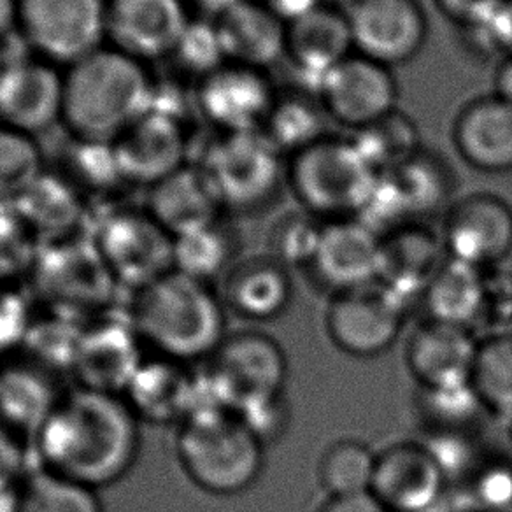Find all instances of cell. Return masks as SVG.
Listing matches in <instances>:
<instances>
[{"instance_id":"cell-1","label":"cell","mask_w":512,"mask_h":512,"mask_svg":"<svg viewBox=\"0 0 512 512\" xmlns=\"http://www.w3.org/2000/svg\"><path fill=\"white\" fill-rule=\"evenodd\" d=\"M39 469L93 490L120 483L141 453V421L121 395L76 386L34 435Z\"/></svg>"},{"instance_id":"cell-7","label":"cell","mask_w":512,"mask_h":512,"mask_svg":"<svg viewBox=\"0 0 512 512\" xmlns=\"http://www.w3.org/2000/svg\"><path fill=\"white\" fill-rule=\"evenodd\" d=\"M206 379L221 407H246L285 395L288 358L272 335L256 330L228 334L207 362Z\"/></svg>"},{"instance_id":"cell-46","label":"cell","mask_w":512,"mask_h":512,"mask_svg":"<svg viewBox=\"0 0 512 512\" xmlns=\"http://www.w3.org/2000/svg\"><path fill=\"white\" fill-rule=\"evenodd\" d=\"M27 467V451L22 434L0 421V493L20 490Z\"/></svg>"},{"instance_id":"cell-39","label":"cell","mask_w":512,"mask_h":512,"mask_svg":"<svg viewBox=\"0 0 512 512\" xmlns=\"http://www.w3.org/2000/svg\"><path fill=\"white\" fill-rule=\"evenodd\" d=\"M325 221L304 209L281 214L272 223L267 246L274 260L292 269H309L320 246Z\"/></svg>"},{"instance_id":"cell-3","label":"cell","mask_w":512,"mask_h":512,"mask_svg":"<svg viewBox=\"0 0 512 512\" xmlns=\"http://www.w3.org/2000/svg\"><path fill=\"white\" fill-rule=\"evenodd\" d=\"M153 99L146 64L104 46L65 69L62 125L74 139L113 143L150 111Z\"/></svg>"},{"instance_id":"cell-27","label":"cell","mask_w":512,"mask_h":512,"mask_svg":"<svg viewBox=\"0 0 512 512\" xmlns=\"http://www.w3.org/2000/svg\"><path fill=\"white\" fill-rule=\"evenodd\" d=\"M146 213L174 237L223 218L220 202L199 165L188 164L148 188Z\"/></svg>"},{"instance_id":"cell-8","label":"cell","mask_w":512,"mask_h":512,"mask_svg":"<svg viewBox=\"0 0 512 512\" xmlns=\"http://www.w3.org/2000/svg\"><path fill=\"white\" fill-rule=\"evenodd\" d=\"M109 0H18V34L34 55L71 67L107 46Z\"/></svg>"},{"instance_id":"cell-26","label":"cell","mask_w":512,"mask_h":512,"mask_svg":"<svg viewBox=\"0 0 512 512\" xmlns=\"http://www.w3.org/2000/svg\"><path fill=\"white\" fill-rule=\"evenodd\" d=\"M141 339L130 328L99 327L83 335L74 348L72 365L79 388L121 395L143 363Z\"/></svg>"},{"instance_id":"cell-32","label":"cell","mask_w":512,"mask_h":512,"mask_svg":"<svg viewBox=\"0 0 512 512\" xmlns=\"http://www.w3.org/2000/svg\"><path fill=\"white\" fill-rule=\"evenodd\" d=\"M174 271L211 283L237 262V241L223 218L172 239Z\"/></svg>"},{"instance_id":"cell-17","label":"cell","mask_w":512,"mask_h":512,"mask_svg":"<svg viewBox=\"0 0 512 512\" xmlns=\"http://www.w3.org/2000/svg\"><path fill=\"white\" fill-rule=\"evenodd\" d=\"M448 477L421 441H400L377 453L370 493L390 512H428L441 504Z\"/></svg>"},{"instance_id":"cell-52","label":"cell","mask_w":512,"mask_h":512,"mask_svg":"<svg viewBox=\"0 0 512 512\" xmlns=\"http://www.w3.org/2000/svg\"><path fill=\"white\" fill-rule=\"evenodd\" d=\"M18 32V0H0V43Z\"/></svg>"},{"instance_id":"cell-47","label":"cell","mask_w":512,"mask_h":512,"mask_svg":"<svg viewBox=\"0 0 512 512\" xmlns=\"http://www.w3.org/2000/svg\"><path fill=\"white\" fill-rule=\"evenodd\" d=\"M434 4L460 30H470L490 23L504 0H434Z\"/></svg>"},{"instance_id":"cell-56","label":"cell","mask_w":512,"mask_h":512,"mask_svg":"<svg viewBox=\"0 0 512 512\" xmlns=\"http://www.w3.org/2000/svg\"><path fill=\"white\" fill-rule=\"evenodd\" d=\"M511 334H512V328H511Z\"/></svg>"},{"instance_id":"cell-9","label":"cell","mask_w":512,"mask_h":512,"mask_svg":"<svg viewBox=\"0 0 512 512\" xmlns=\"http://www.w3.org/2000/svg\"><path fill=\"white\" fill-rule=\"evenodd\" d=\"M407 306L379 281L332 293L325 311L328 339L344 355L376 358L399 341Z\"/></svg>"},{"instance_id":"cell-33","label":"cell","mask_w":512,"mask_h":512,"mask_svg":"<svg viewBox=\"0 0 512 512\" xmlns=\"http://www.w3.org/2000/svg\"><path fill=\"white\" fill-rule=\"evenodd\" d=\"M62 395L41 372L29 367L4 370L0 372V421L18 434L30 432L34 437Z\"/></svg>"},{"instance_id":"cell-12","label":"cell","mask_w":512,"mask_h":512,"mask_svg":"<svg viewBox=\"0 0 512 512\" xmlns=\"http://www.w3.org/2000/svg\"><path fill=\"white\" fill-rule=\"evenodd\" d=\"M346 13L356 55L388 69L411 62L427 43L418 0H353Z\"/></svg>"},{"instance_id":"cell-42","label":"cell","mask_w":512,"mask_h":512,"mask_svg":"<svg viewBox=\"0 0 512 512\" xmlns=\"http://www.w3.org/2000/svg\"><path fill=\"white\" fill-rule=\"evenodd\" d=\"M172 60L179 65L181 71L197 78V81L227 64L220 32L214 20L193 18L185 36L181 37Z\"/></svg>"},{"instance_id":"cell-23","label":"cell","mask_w":512,"mask_h":512,"mask_svg":"<svg viewBox=\"0 0 512 512\" xmlns=\"http://www.w3.org/2000/svg\"><path fill=\"white\" fill-rule=\"evenodd\" d=\"M446 260L441 234L425 223H409L381 235L377 281L406 302L421 299Z\"/></svg>"},{"instance_id":"cell-16","label":"cell","mask_w":512,"mask_h":512,"mask_svg":"<svg viewBox=\"0 0 512 512\" xmlns=\"http://www.w3.org/2000/svg\"><path fill=\"white\" fill-rule=\"evenodd\" d=\"M114 158L128 185H157L188 165V134L183 121L151 107L114 139Z\"/></svg>"},{"instance_id":"cell-49","label":"cell","mask_w":512,"mask_h":512,"mask_svg":"<svg viewBox=\"0 0 512 512\" xmlns=\"http://www.w3.org/2000/svg\"><path fill=\"white\" fill-rule=\"evenodd\" d=\"M278 20L290 25L321 8L327 0H258Z\"/></svg>"},{"instance_id":"cell-54","label":"cell","mask_w":512,"mask_h":512,"mask_svg":"<svg viewBox=\"0 0 512 512\" xmlns=\"http://www.w3.org/2000/svg\"><path fill=\"white\" fill-rule=\"evenodd\" d=\"M0 72H2V64H0Z\"/></svg>"},{"instance_id":"cell-15","label":"cell","mask_w":512,"mask_h":512,"mask_svg":"<svg viewBox=\"0 0 512 512\" xmlns=\"http://www.w3.org/2000/svg\"><path fill=\"white\" fill-rule=\"evenodd\" d=\"M316 99L328 120L356 132L397 109L399 86L392 69L355 53L323 79Z\"/></svg>"},{"instance_id":"cell-53","label":"cell","mask_w":512,"mask_h":512,"mask_svg":"<svg viewBox=\"0 0 512 512\" xmlns=\"http://www.w3.org/2000/svg\"><path fill=\"white\" fill-rule=\"evenodd\" d=\"M509 423H511V439H512V420L509 421Z\"/></svg>"},{"instance_id":"cell-22","label":"cell","mask_w":512,"mask_h":512,"mask_svg":"<svg viewBox=\"0 0 512 512\" xmlns=\"http://www.w3.org/2000/svg\"><path fill=\"white\" fill-rule=\"evenodd\" d=\"M381 235L358 218L325 221L320 246L307 271L330 293L377 281Z\"/></svg>"},{"instance_id":"cell-20","label":"cell","mask_w":512,"mask_h":512,"mask_svg":"<svg viewBox=\"0 0 512 512\" xmlns=\"http://www.w3.org/2000/svg\"><path fill=\"white\" fill-rule=\"evenodd\" d=\"M355 55L346 9L325 2L311 15L286 25L285 60L302 81V90L313 93L337 65Z\"/></svg>"},{"instance_id":"cell-55","label":"cell","mask_w":512,"mask_h":512,"mask_svg":"<svg viewBox=\"0 0 512 512\" xmlns=\"http://www.w3.org/2000/svg\"><path fill=\"white\" fill-rule=\"evenodd\" d=\"M428 512H435V507H434V509H432V511H428Z\"/></svg>"},{"instance_id":"cell-2","label":"cell","mask_w":512,"mask_h":512,"mask_svg":"<svg viewBox=\"0 0 512 512\" xmlns=\"http://www.w3.org/2000/svg\"><path fill=\"white\" fill-rule=\"evenodd\" d=\"M227 313L211 283L172 269L137 290L130 323L153 355L195 365L209 362L227 339Z\"/></svg>"},{"instance_id":"cell-30","label":"cell","mask_w":512,"mask_h":512,"mask_svg":"<svg viewBox=\"0 0 512 512\" xmlns=\"http://www.w3.org/2000/svg\"><path fill=\"white\" fill-rule=\"evenodd\" d=\"M488 271L456 262L448 256L446 264L442 265L420 299L425 306L427 320L451 323L472 332L483 306Z\"/></svg>"},{"instance_id":"cell-51","label":"cell","mask_w":512,"mask_h":512,"mask_svg":"<svg viewBox=\"0 0 512 512\" xmlns=\"http://www.w3.org/2000/svg\"><path fill=\"white\" fill-rule=\"evenodd\" d=\"M246 0H192L193 6L206 20H218Z\"/></svg>"},{"instance_id":"cell-38","label":"cell","mask_w":512,"mask_h":512,"mask_svg":"<svg viewBox=\"0 0 512 512\" xmlns=\"http://www.w3.org/2000/svg\"><path fill=\"white\" fill-rule=\"evenodd\" d=\"M46 174L36 137L0 125V202L16 200Z\"/></svg>"},{"instance_id":"cell-19","label":"cell","mask_w":512,"mask_h":512,"mask_svg":"<svg viewBox=\"0 0 512 512\" xmlns=\"http://www.w3.org/2000/svg\"><path fill=\"white\" fill-rule=\"evenodd\" d=\"M479 339L469 328L442 321H421L409 334L404 358L418 390H455L469 386Z\"/></svg>"},{"instance_id":"cell-36","label":"cell","mask_w":512,"mask_h":512,"mask_svg":"<svg viewBox=\"0 0 512 512\" xmlns=\"http://www.w3.org/2000/svg\"><path fill=\"white\" fill-rule=\"evenodd\" d=\"M377 453L358 439H339L321 453L318 479L327 497L369 493Z\"/></svg>"},{"instance_id":"cell-37","label":"cell","mask_w":512,"mask_h":512,"mask_svg":"<svg viewBox=\"0 0 512 512\" xmlns=\"http://www.w3.org/2000/svg\"><path fill=\"white\" fill-rule=\"evenodd\" d=\"M18 512H106L99 490L39 469L18 490Z\"/></svg>"},{"instance_id":"cell-25","label":"cell","mask_w":512,"mask_h":512,"mask_svg":"<svg viewBox=\"0 0 512 512\" xmlns=\"http://www.w3.org/2000/svg\"><path fill=\"white\" fill-rule=\"evenodd\" d=\"M220 293L228 311L242 320H276L292 304V274L271 255L248 256L225 274Z\"/></svg>"},{"instance_id":"cell-10","label":"cell","mask_w":512,"mask_h":512,"mask_svg":"<svg viewBox=\"0 0 512 512\" xmlns=\"http://www.w3.org/2000/svg\"><path fill=\"white\" fill-rule=\"evenodd\" d=\"M439 234L451 260L498 269L512 253V206L495 193H470L451 202Z\"/></svg>"},{"instance_id":"cell-21","label":"cell","mask_w":512,"mask_h":512,"mask_svg":"<svg viewBox=\"0 0 512 512\" xmlns=\"http://www.w3.org/2000/svg\"><path fill=\"white\" fill-rule=\"evenodd\" d=\"M190 367L157 355L144 358L121 397L141 423L179 427L202 402V381Z\"/></svg>"},{"instance_id":"cell-24","label":"cell","mask_w":512,"mask_h":512,"mask_svg":"<svg viewBox=\"0 0 512 512\" xmlns=\"http://www.w3.org/2000/svg\"><path fill=\"white\" fill-rule=\"evenodd\" d=\"M453 143L476 171H512V104L495 95L470 100L455 118Z\"/></svg>"},{"instance_id":"cell-41","label":"cell","mask_w":512,"mask_h":512,"mask_svg":"<svg viewBox=\"0 0 512 512\" xmlns=\"http://www.w3.org/2000/svg\"><path fill=\"white\" fill-rule=\"evenodd\" d=\"M62 178L78 192L79 188L93 192L125 183L114 158L113 144L83 141L74 137L67 160V174Z\"/></svg>"},{"instance_id":"cell-11","label":"cell","mask_w":512,"mask_h":512,"mask_svg":"<svg viewBox=\"0 0 512 512\" xmlns=\"http://www.w3.org/2000/svg\"><path fill=\"white\" fill-rule=\"evenodd\" d=\"M278 93L269 72L227 62L199 79L193 95L216 134H244L262 130Z\"/></svg>"},{"instance_id":"cell-45","label":"cell","mask_w":512,"mask_h":512,"mask_svg":"<svg viewBox=\"0 0 512 512\" xmlns=\"http://www.w3.org/2000/svg\"><path fill=\"white\" fill-rule=\"evenodd\" d=\"M235 414L262 441L264 446L267 442L276 441L285 434L286 428H288V418H290L285 395H281L278 399L265 400L255 406L246 407Z\"/></svg>"},{"instance_id":"cell-14","label":"cell","mask_w":512,"mask_h":512,"mask_svg":"<svg viewBox=\"0 0 512 512\" xmlns=\"http://www.w3.org/2000/svg\"><path fill=\"white\" fill-rule=\"evenodd\" d=\"M192 20L185 0H109L107 46L146 65L172 58Z\"/></svg>"},{"instance_id":"cell-31","label":"cell","mask_w":512,"mask_h":512,"mask_svg":"<svg viewBox=\"0 0 512 512\" xmlns=\"http://www.w3.org/2000/svg\"><path fill=\"white\" fill-rule=\"evenodd\" d=\"M327 120L320 100L300 88L278 93L260 132L288 160L328 136Z\"/></svg>"},{"instance_id":"cell-4","label":"cell","mask_w":512,"mask_h":512,"mask_svg":"<svg viewBox=\"0 0 512 512\" xmlns=\"http://www.w3.org/2000/svg\"><path fill=\"white\" fill-rule=\"evenodd\" d=\"M176 456L185 476L214 497L248 491L264 470V444L227 409H199L176 428Z\"/></svg>"},{"instance_id":"cell-18","label":"cell","mask_w":512,"mask_h":512,"mask_svg":"<svg viewBox=\"0 0 512 512\" xmlns=\"http://www.w3.org/2000/svg\"><path fill=\"white\" fill-rule=\"evenodd\" d=\"M102 262L137 290L174 269L172 237L150 214L118 213L99 234Z\"/></svg>"},{"instance_id":"cell-35","label":"cell","mask_w":512,"mask_h":512,"mask_svg":"<svg viewBox=\"0 0 512 512\" xmlns=\"http://www.w3.org/2000/svg\"><path fill=\"white\" fill-rule=\"evenodd\" d=\"M349 137L377 174L399 169L400 165L406 164L423 150L416 123L399 109L356 130Z\"/></svg>"},{"instance_id":"cell-44","label":"cell","mask_w":512,"mask_h":512,"mask_svg":"<svg viewBox=\"0 0 512 512\" xmlns=\"http://www.w3.org/2000/svg\"><path fill=\"white\" fill-rule=\"evenodd\" d=\"M462 32L467 34L470 50L483 57L512 55V0H504L490 23Z\"/></svg>"},{"instance_id":"cell-57","label":"cell","mask_w":512,"mask_h":512,"mask_svg":"<svg viewBox=\"0 0 512 512\" xmlns=\"http://www.w3.org/2000/svg\"><path fill=\"white\" fill-rule=\"evenodd\" d=\"M507 512H512V511H507Z\"/></svg>"},{"instance_id":"cell-40","label":"cell","mask_w":512,"mask_h":512,"mask_svg":"<svg viewBox=\"0 0 512 512\" xmlns=\"http://www.w3.org/2000/svg\"><path fill=\"white\" fill-rule=\"evenodd\" d=\"M418 411L425 432H470L486 414L469 386L455 390H418Z\"/></svg>"},{"instance_id":"cell-28","label":"cell","mask_w":512,"mask_h":512,"mask_svg":"<svg viewBox=\"0 0 512 512\" xmlns=\"http://www.w3.org/2000/svg\"><path fill=\"white\" fill-rule=\"evenodd\" d=\"M230 64L260 71L285 60L286 25L258 0H246L214 20Z\"/></svg>"},{"instance_id":"cell-34","label":"cell","mask_w":512,"mask_h":512,"mask_svg":"<svg viewBox=\"0 0 512 512\" xmlns=\"http://www.w3.org/2000/svg\"><path fill=\"white\" fill-rule=\"evenodd\" d=\"M469 384L486 414L512 420V334L479 339Z\"/></svg>"},{"instance_id":"cell-6","label":"cell","mask_w":512,"mask_h":512,"mask_svg":"<svg viewBox=\"0 0 512 512\" xmlns=\"http://www.w3.org/2000/svg\"><path fill=\"white\" fill-rule=\"evenodd\" d=\"M197 165L223 213H260L286 185V158L262 132L216 134Z\"/></svg>"},{"instance_id":"cell-50","label":"cell","mask_w":512,"mask_h":512,"mask_svg":"<svg viewBox=\"0 0 512 512\" xmlns=\"http://www.w3.org/2000/svg\"><path fill=\"white\" fill-rule=\"evenodd\" d=\"M493 95L512 104V55L500 58L493 76Z\"/></svg>"},{"instance_id":"cell-5","label":"cell","mask_w":512,"mask_h":512,"mask_svg":"<svg viewBox=\"0 0 512 512\" xmlns=\"http://www.w3.org/2000/svg\"><path fill=\"white\" fill-rule=\"evenodd\" d=\"M377 176L351 137L328 134L286 160V185L300 209L323 221L356 218Z\"/></svg>"},{"instance_id":"cell-43","label":"cell","mask_w":512,"mask_h":512,"mask_svg":"<svg viewBox=\"0 0 512 512\" xmlns=\"http://www.w3.org/2000/svg\"><path fill=\"white\" fill-rule=\"evenodd\" d=\"M467 498L474 512L512 511L511 463H479L469 476Z\"/></svg>"},{"instance_id":"cell-48","label":"cell","mask_w":512,"mask_h":512,"mask_svg":"<svg viewBox=\"0 0 512 512\" xmlns=\"http://www.w3.org/2000/svg\"><path fill=\"white\" fill-rule=\"evenodd\" d=\"M314 512H390L372 493L327 497Z\"/></svg>"},{"instance_id":"cell-29","label":"cell","mask_w":512,"mask_h":512,"mask_svg":"<svg viewBox=\"0 0 512 512\" xmlns=\"http://www.w3.org/2000/svg\"><path fill=\"white\" fill-rule=\"evenodd\" d=\"M407 223H425L435 214L446 213L455 188L453 171L444 158L421 150L399 169L384 172Z\"/></svg>"},{"instance_id":"cell-13","label":"cell","mask_w":512,"mask_h":512,"mask_svg":"<svg viewBox=\"0 0 512 512\" xmlns=\"http://www.w3.org/2000/svg\"><path fill=\"white\" fill-rule=\"evenodd\" d=\"M65 72L43 58L2 64L0 125L37 137L64 116Z\"/></svg>"}]
</instances>
